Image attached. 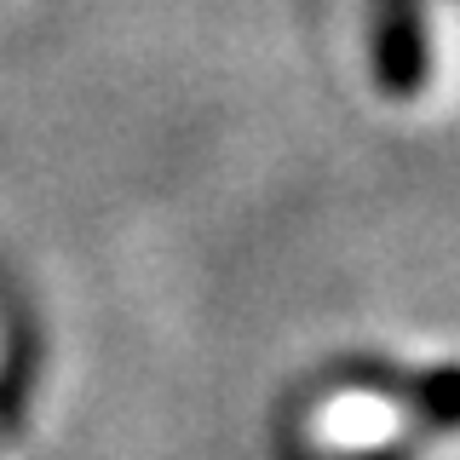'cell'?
Wrapping results in <instances>:
<instances>
[{
    "mask_svg": "<svg viewBox=\"0 0 460 460\" xmlns=\"http://www.w3.org/2000/svg\"><path fill=\"white\" fill-rule=\"evenodd\" d=\"M460 431V374L414 385H345L328 402H316L305 438L328 460H392L426 438Z\"/></svg>",
    "mask_w": 460,
    "mask_h": 460,
    "instance_id": "cell-1",
    "label": "cell"
}]
</instances>
